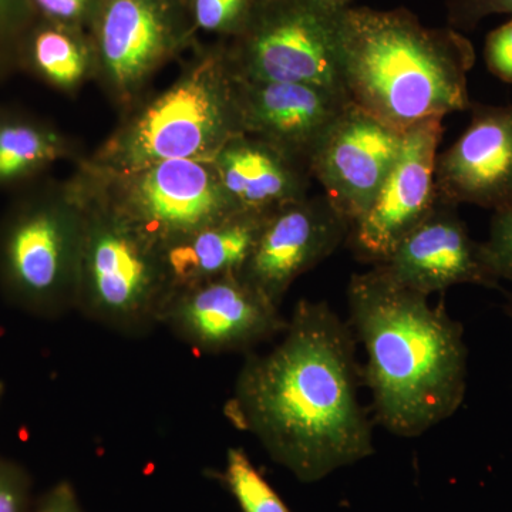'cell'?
Returning <instances> with one entry per match:
<instances>
[{"label": "cell", "mask_w": 512, "mask_h": 512, "mask_svg": "<svg viewBox=\"0 0 512 512\" xmlns=\"http://www.w3.org/2000/svg\"><path fill=\"white\" fill-rule=\"evenodd\" d=\"M356 336L326 302L302 299L274 349L251 353L224 414L279 466L316 483L375 453L359 400Z\"/></svg>", "instance_id": "cell-1"}, {"label": "cell", "mask_w": 512, "mask_h": 512, "mask_svg": "<svg viewBox=\"0 0 512 512\" xmlns=\"http://www.w3.org/2000/svg\"><path fill=\"white\" fill-rule=\"evenodd\" d=\"M348 303L377 424L413 439L456 414L467 392L468 350L463 326L443 303L431 305L380 266L350 278Z\"/></svg>", "instance_id": "cell-2"}, {"label": "cell", "mask_w": 512, "mask_h": 512, "mask_svg": "<svg viewBox=\"0 0 512 512\" xmlns=\"http://www.w3.org/2000/svg\"><path fill=\"white\" fill-rule=\"evenodd\" d=\"M473 43L427 28L410 10L359 6L340 16V64L350 101L399 131L470 110Z\"/></svg>", "instance_id": "cell-3"}, {"label": "cell", "mask_w": 512, "mask_h": 512, "mask_svg": "<svg viewBox=\"0 0 512 512\" xmlns=\"http://www.w3.org/2000/svg\"><path fill=\"white\" fill-rule=\"evenodd\" d=\"M82 211L76 309L111 332L137 338L161 325L171 298L164 251L84 165L69 181Z\"/></svg>", "instance_id": "cell-4"}, {"label": "cell", "mask_w": 512, "mask_h": 512, "mask_svg": "<svg viewBox=\"0 0 512 512\" xmlns=\"http://www.w3.org/2000/svg\"><path fill=\"white\" fill-rule=\"evenodd\" d=\"M244 134L237 83L220 43L197 50L173 86L131 113L90 167L128 173L168 160H214Z\"/></svg>", "instance_id": "cell-5"}, {"label": "cell", "mask_w": 512, "mask_h": 512, "mask_svg": "<svg viewBox=\"0 0 512 512\" xmlns=\"http://www.w3.org/2000/svg\"><path fill=\"white\" fill-rule=\"evenodd\" d=\"M82 211L69 183L20 195L0 218V293L20 311L59 319L76 309Z\"/></svg>", "instance_id": "cell-6"}, {"label": "cell", "mask_w": 512, "mask_h": 512, "mask_svg": "<svg viewBox=\"0 0 512 512\" xmlns=\"http://www.w3.org/2000/svg\"><path fill=\"white\" fill-rule=\"evenodd\" d=\"M342 12L316 0H255L238 32L221 39L229 72L235 79L311 84L346 93L340 64Z\"/></svg>", "instance_id": "cell-7"}, {"label": "cell", "mask_w": 512, "mask_h": 512, "mask_svg": "<svg viewBox=\"0 0 512 512\" xmlns=\"http://www.w3.org/2000/svg\"><path fill=\"white\" fill-rule=\"evenodd\" d=\"M190 0H100L90 25L96 77L111 99L133 106L147 83L194 45Z\"/></svg>", "instance_id": "cell-8"}, {"label": "cell", "mask_w": 512, "mask_h": 512, "mask_svg": "<svg viewBox=\"0 0 512 512\" xmlns=\"http://www.w3.org/2000/svg\"><path fill=\"white\" fill-rule=\"evenodd\" d=\"M86 165L121 210L163 249L242 210L222 184L214 160L161 161L120 174Z\"/></svg>", "instance_id": "cell-9"}, {"label": "cell", "mask_w": 512, "mask_h": 512, "mask_svg": "<svg viewBox=\"0 0 512 512\" xmlns=\"http://www.w3.org/2000/svg\"><path fill=\"white\" fill-rule=\"evenodd\" d=\"M443 133V119L424 121L404 133L402 150L375 200L350 227L346 244L357 261L383 265L436 208V163Z\"/></svg>", "instance_id": "cell-10"}, {"label": "cell", "mask_w": 512, "mask_h": 512, "mask_svg": "<svg viewBox=\"0 0 512 512\" xmlns=\"http://www.w3.org/2000/svg\"><path fill=\"white\" fill-rule=\"evenodd\" d=\"M279 309L241 274L224 275L174 292L161 325L202 355L248 352L285 332Z\"/></svg>", "instance_id": "cell-11"}, {"label": "cell", "mask_w": 512, "mask_h": 512, "mask_svg": "<svg viewBox=\"0 0 512 512\" xmlns=\"http://www.w3.org/2000/svg\"><path fill=\"white\" fill-rule=\"evenodd\" d=\"M349 232L325 195L291 202L268 215L241 275L281 308L293 282L335 254Z\"/></svg>", "instance_id": "cell-12"}, {"label": "cell", "mask_w": 512, "mask_h": 512, "mask_svg": "<svg viewBox=\"0 0 512 512\" xmlns=\"http://www.w3.org/2000/svg\"><path fill=\"white\" fill-rule=\"evenodd\" d=\"M404 133L350 103L313 157V180L350 227L375 200L402 150Z\"/></svg>", "instance_id": "cell-13"}, {"label": "cell", "mask_w": 512, "mask_h": 512, "mask_svg": "<svg viewBox=\"0 0 512 512\" xmlns=\"http://www.w3.org/2000/svg\"><path fill=\"white\" fill-rule=\"evenodd\" d=\"M244 134L265 141L311 170L348 94L311 84L235 79Z\"/></svg>", "instance_id": "cell-14"}, {"label": "cell", "mask_w": 512, "mask_h": 512, "mask_svg": "<svg viewBox=\"0 0 512 512\" xmlns=\"http://www.w3.org/2000/svg\"><path fill=\"white\" fill-rule=\"evenodd\" d=\"M379 266L397 284L426 296L458 285L497 289L500 284L485 259L483 242L471 237L458 205L441 198Z\"/></svg>", "instance_id": "cell-15"}, {"label": "cell", "mask_w": 512, "mask_h": 512, "mask_svg": "<svg viewBox=\"0 0 512 512\" xmlns=\"http://www.w3.org/2000/svg\"><path fill=\"white\" fill-rule=\"evenodd\" d=\"M461 137L437 156L441 200L498 210L512 202V104H471Z\"/></svg>", "instance_id": "cell-16"}, {"label": "cell", "mask_w": 512, "mask_h": 512, "mask_svg": "<svg viewBox=\"0 0 512 512\" xmlns=\"http://www.w3.org/2000/svg\"><path fill=\"white\" fill-rule=\"evenodd\" d=\"M214 163L222 184L242 210L269 214L309 197L311 170L248 134L229 140Z\"/></svg>", "instance_id": "cell-17"}, {"label": "cell", "mask_w": 512, "mask_h": 512, "mask_svg": "<svg viewBox=\"0 0 512 512\" xmlns=\"http://www.w3.org/2000/svg\"><path fill=\"white\" fill-rule=\"evenodd\" d=\"M269 214L239 210L190 238L164 248L171 295L210 279L241 274Z\"/></svg>", "instance_id": "cell-18"}, {"label": "cell", "mask_w": 512, "mask_h": 512, "mask_svg": "<svg viewBox=\"0 0 512 512\" xmlns=\"http://www.w3.org/2000/svg\"><path fill=\"white\" fill-rule=\"evenodd\" d=\"M20 69L49 86L73 92L96 76V53L87 30L37 19L23 40Z\"/></svg>", "instance_id": "cell-19"}, {"label": "cell", "mask_w": 512, "mask_h": 512, "mask_svg": "<svg viewBox=\"0 0 512 512\" xmlns=\"http://www.w3.org/2000/svg\"><path fill=\"white\" fill-rule=\"evenodd\" d=\"M67 154L66 138L49 124L25 114L0 111V188L35 180Z\"/></svg>", "instance_id": "cell-20"}, {"label": "cell", "mask_w": 512, "mask_h": 512, "mask_svg": "<svg viewBox=\"0 0 512 512\" xmlns=\"http://www.w3.org/2000/svg\"><path fill=\"white\" fill-rule=\"evenodd\" d=\"M221 480L242 512H292L242 448H229Z\"/></svg>", "instance_id": "cell-21"}, {"label": "cell", "mask_w": 512, "mask_h": 512, "mask_svg": "<svg viewBox=\"0 0 512 512\" xmlns=\"http://www.w3.org/2000/svg\"><path fill=\"white\" fill-rule=\"evenodd\" d=\"M36 20L32 0H0V82L19 69L23 40Z\"/></svg>", "instance_id": "cell-22"}, {"label": "cell", "mask_w": 512, "mask_h": 512, "mask_svg": "<svg viewBox=\"0 0 512 512\" xmlns=\"http://www.w3.org/2000/svg\"><path fill=\"white\" fill-rule=\"evenodd\" d=\"M255 0H190L197 29L217 33L221 39L234 35L247 19Z\"/></svg>", "instance_id": "cell-23"}, {"label": "cell", "mask_w": 512, "mask_h": 512, "mask_svg": "<svg viewBox=\"0 0 512 512\" xmlns=\"http://www.w3.org/2000/svg\"><path fill=\"white\" fill-rule=\"evenodd\" d=\"M493 212L490 234L483 242L485 259L500 281H512V202Z\"/></svg>", "instance_id": "cell-24"}, {"label": "cell", "mask_w": 512, "mask_h": 512, "mask_svg": "<svg viewBox=\"0 0 512 512\" xmlns=\"http://www.w3.org/2000/svg\"><path fill=\"white\" fill-rule=\"evenodd\" d=\"M32 487L25 467L0 456V512H32Z\"/></svg>", "instance_id": "cell-25"}, {"label": "cell", "mask_w": 512, "mask_h": 512, "mask_svg": "<svg viewBox=\"0 0 512 512\" xmlns=\"http://www.w3.org/2000/svg\"><path fill=\"white\" fill-rule=\"evenodd\" d=\"M100 0H32L37 19L89 32Z\"/></svg>", "instance_id": "cell-26"}, {"label": "cell", "mask_w": 512, "mask_h": 512, "mask_svg": "<svg viewBox=\"0 0 512 512\" xmlns=\"http://www.w3.org/2000/svg\"><path fill=\"white\" fill-rule=\"evenodd\" d=\"M491 15H511L512 0H450L448 23L450 28L471 30Z\"/></svg>", "instance_id": "cell-27"}, {"label": "cell", "mask_w": 512, "mask_h": 512, "mask_svg": "<svg viewBox=\"0 0 512 512\" xmlns=\"http://www.w3.org/2000/svg\"><path fill=\"white\" fill-rule=\"evenodd\" d=\"M484 60L487 69L501 82L512 83V18L488 33Z\"/></svg>", "instance_id": "cell-28"}, {"label": "cell", "mask_w": 512, "mask_h": 512, "mask_svg": "<svg viewBox=\"0 0 512 512\" xmlns=\"http://www.w3.org/2000/svg\"><path fill=\"white\" fill-rule=\"evenodd\" d=\"M32 512H86L72 483L60 481L40 495L33 504Z\"/></svg>", "instance_id": "cell-29"}, {"label": "cell", "mask_w": 512, "mask_h": 512, "mask_svg": "<svg viewBox=\"0 0 512 512\" xmlns=\"http://www.w3.org/2000/svg\"><path fill=\"white\" fill-rule=\"evenodd\" d=\"M320 5L333 10H345L352 6L353 0H316Z\"/></svg>", "instance_id": "cell-30"}, {"label": "cell", "mask_w": 512, "mask_h": 512, "mask_svg": "<svg viewBox=\"0 0 512 512\" xmlns=\"http://www.w3.org/2000/svg\"><path fill=\"white\" fill-rule=\"evenodd\" d=\"M505 312L512 319V295L508 296L507 305H505Z\"/></svg>", "instance_id": "cell-31"}, {"label": "cell", "mask_w": 512, "mask_h": 512, "mask_svg": "<svg viewBox=\"0 0 512 512\" xmlns=\"http://www.w3.org/2000/svg\"><path fill=\"white\" fill-rule=\"evenodd\" d=\"M3 394H5V384L0 382V402H2Z\"/></svg>", "instance_id": "cell-32"}]
</instances>
